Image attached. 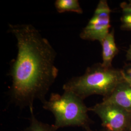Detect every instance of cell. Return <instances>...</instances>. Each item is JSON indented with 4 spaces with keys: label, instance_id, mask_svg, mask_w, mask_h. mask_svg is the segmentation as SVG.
I'll use <instances>...</instances> for the list:
<instances>
[{
    "label": "cell",
    "instance_id": "277c9868",
    "mask_svg": "<svg viewBox=\"0 0 131 131\" xmlns=\"http://www.w3.org/2000/svg\"><path fill=\"white\" fill-rule=\"evenodd\" d=\"M89 110L100 118L103 129L108 131H126L131 123V113L111 103L103 101Z\"/></svg>",
    "mask_w": 131,
    "mask_h": 131
},
{
    "label": "cell",
    "instance_id": "3957f363",
    "mask_svg": "<svg viewBox=\"0 0 131 131\" xmlns=\"http://www.w3.org/2000/svg\"><path fill=\"white\" fill-rule=\"evenodd\" d=\"M43 108L52 113L56 129L67 127H81L85 131H92V122L84 100L72 92L64 91L62 94L52 93L49 100L42 103Z\"/></svg>",
    "mask_w": 131,
    "mask_h": 131
},
{
    "label": "cell",
    "instance_id": "30bf717a",
    "mask_svg": "<svg viewBox=\"0 0 131 131\" xmlns=\"http://www.w3.org/2000/svg\"><path fill=\"white\" fill-rule=\"evenodd\" d=\"M121 7L122 10L121 28L123 30L131 31V1L122 3Z\"/></svg>",
    "mask_w": 131,
    "mask_h": 131
},
{
    "label": "cell",
    "instance_id": "6da1fadb",
    "mask_svg": "<svg viewBox=\"0 0 131 131\" xmlns=\"http://www.w3.org/2000/svg\"><path fill=\"white\" fill-rule=\"evenodd\" d=\"M16 38L18 54L10 66L11 101L20 109H34L37 100L44 102L58 74L56 53L47 38L31 24L9 25Z\"/></svg>",
    "mask_w": 131,
    "mask_h": 131
},
{
    "label": "cell",
    "instance_id": "5b68a950",
    "mask_svg": "<svg viewBox=\"0 0 131 131\" xmlns=\"http://www.w3.org/2000/svg\"><path fill=\"white\" fill-rule=\"evenodd\" d=\"M110 13L111 9L107 1H100L93 16L80 34V38L101 42L110 32Z\"/></svg>",
    "mask_w": 131,
    "mask_h": 131
},
{
    "label": "cell",
    "instance_id": "ba28073f",
    "mask_svg": "<svg viewBox=\"0 0 131 131\" xmlns=\"http://www.w3.org/2000/svg\"><path fill=\"white\" fill-rule=\"evenodd\" d=\"M54 5L57 11L60 13L66 12H73L80 14L83 13L78 0H56Z\"/></svg>",
    "mask_w": 131,
    "mask_h": 131
},
{
    "label": "cell",
    "instance_id": "7a4b0ae2",
    "mask_svg": "<svg viewBox=\"0 0 131 131\" xmlns=\"http://www.w3.org/2000/svg\"><path fill=\"white\" fill-rule=\"evenodd\" d=\"M123 80L121 70L105 68L98 63L88 68L83 75L69 80L63 85V89L83 100L93 95H101L104 98Z\"/></svg>",
    "mask_w": 131,
    "mask_h": 131
},
{
    "label": "cell",
    "instance_id": "5bb4252c",
    "mask_svg": "<svg viewBox=\"0 0 131 131\" xmlns=\"http://www.w3.org/2000/svg\"><path fill=\"white\" fill-rule=\"evenodd\" d=\"M108 131L107 130H105V129H101V130H99V131Z\"/></svg>",
    "mask_w": 131,
    "mask_h": 131
},
{
    "label": "cell",
    "instance_id": "52a82bcc",
    "mask_svg": "<svg viewBox=\"0 0 131 131\" xmlns=\"http://www.w3.org/2000/svg\"><path fill=\"white\" fill-rule=\"evenodd\" d=\"M100 43L102 47V65L105 68H111L113 60L118 52L115 42L114 30L109 32Z\"/></svg>",
    "mask_w": 131,
    "mask_h": 131
},
{
    "label": "cell",
    "instance_id": "4fadbf2b",
    "mask_svg": "<svg viewBox=\"0 0 131 131\" xmlns=\"http://www.w3.org/2000/svg\"><path fill=\"white\" fill-rule=\"evenodd\" d=\"M126 131H131V123H130V125H129V127H128V128L127 129V130Z\"/></svg>",
    "mask_w": 131,
    "mask_h": 131
},
{
    "label": "cell",
    "instance_id": "8992f818",
    "mask_svg": "<svg viewBox=\"0 0 131 131\" xmlns=\"http://www.w3.org/2000/svg\"><path fill=\"white\" fill-rule=\"evenodd\" d=\"M103 101L115 104L131 113V85L123 80Z\"/></svg>",
    "mask_w": 131,
    "mask_h": 131
},
{
    "label": "cell",
    "instance_id": "9c48e42d",
    "mask_svg": "<svg viewBox=\"0 0 131 131\" xmlns=\"http://www.w3.org/2000/svg\"><path fill=\"white\" fill-rule=\"evenodd\" d=\"M31 117L30 118V123L24 131H57L56 127L53 125H50L46 123L39 121L36 117L34 109L30 110Z\"/></svg>",
    "mask_w": 131,
    "mask_h": 131
},
{
    "label": "cell",
    "instance_id": "8fae6325",
    "mask_svg": "<svg viewBox=\"0 0 131 131\" xmlns=\"http://www.w3.org/2000/svg\"><path fill=\"white\" fill-rule=\"evenodd\" d=\"M121 70L124 80L131 85V63L125 65Z\"/></svg>",
    "mask_w": 131,
    "mask_h": 131
},
{
    "label": "cell",
    "instance_id": "7c38bea8",
    "mask_svg": "<svg viewBox=\"0 0 131 131\" xmlns=\"http://www.w3.org/2000/svg\"><path fill=\"white\" fill-rule=\"evenodd\" d=\"M126 56L127 60L131 61V44L130 45V47L127 51Z\"/></svg>",
    "mask_w": 131,
    "mask_h": 131
}]
</instances>
